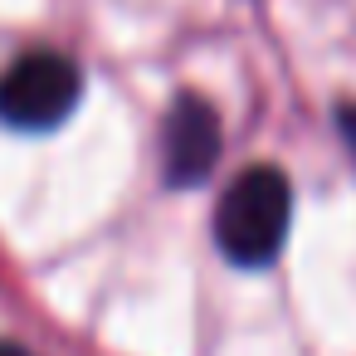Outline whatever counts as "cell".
Here are the masks:
<instances>
[{
	"mask_svg": "<svg viewBox=\"0 0 356 356\" xmlns=\"http://www.w3.org/2000/svg\"><path fill=\"white\" fill-rule=\"evenodd\" d=\"M293 220V186L278 166H249L239 171L220 205H215V244L239 268H264L278 259Z\"/></svg>",
	"mask_w": 356,
	"mask_h": 356,
	"instance_id": "cell-1",
	"label": "cell"
},
{
	"mask_svg": "<svg viewBox=\"0 0 356 356\" xmlns=\"http://www.w3.org/2000/svg\"><path fill=\"white\" fill-rule=\"evenodd\" d=\"M83 98V74L59 49H30L0 74V122L15 132L59 127Z\"/></svg>",
	"mask_w": 356,
	"mask_h": 356,
	"instance_id": "cell-2",
	"label": "cell"
},
{
	"mask_svg": "<svg viewBox=\"0 0 356 356\" xmlns=\"http://www.w3.org/2000/svg\"><path fill=\"white\" fill-rule=\"evenodd\" d=\"M220 147H225V132H220L215 103L200 98V93H176V103L166 108V122H161V171H166V186H176V191L200 186L215 171Z\"/></svg>",
	"mask_w": 356,
	"mask_h": 356,
	"instance_id": "cell-3",
	"label": "cell"
},
{
	"mask_svg": "<svg viewBox=\"0 0 356 356\" xmlns=\"http://www.w3.org/2000/svg\"><path fill=\"white\" fill-rule=\"evenodd\" d=\"M341 137H346V147H351V156H356V103L341 108Z\"/></svg>",
	"mask_w": 356,
	"mask_h": 356,
	"instance_id": "cell-4",
	"label": "cell"
},
{
	"mask_svg": "<svg viewBox=\"0 0 356 356\" xmlns=\"http://www.w3.org/2000/svg\"><path fill=\"white\" fill-rule=\"evenodd\" d=\"M0 356H35V351H25L20 341H0Z\"/></svg>",
	"mask_w": 356,
	"mask_h": 356,
	"instance_id": "cell-5",
	"label": "cell"
}]
</instances>
